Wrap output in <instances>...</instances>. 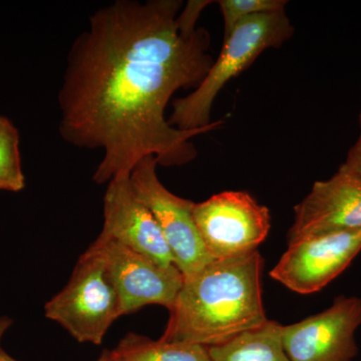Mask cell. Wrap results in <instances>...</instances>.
<instances>
[{
	"instance_id": "obj_8",
	"label": "cell",
	"mask_w": 361,
	"mask_h": 361,
	"mask_svg": "<svg viewBox=\"0 0 361 361\" xmlns=\"http://www.w3.org/2000/svg\"><path fill=\"white\" fill-rule=\"evenodd\" d=\"M360 251L361 229L307 237L288 244L270 276L296 293H316L338 277Z\"/></svg>"
},
{
	"instance_id": "obj_16",
	"label": "cell",
	"mask_w": 361,
	"mask_h": 361,
	"mask_svg": "<svg viewBox=\"0 0 361 361\" xmlns=\"http://www.w3.org/2000/svg\"><path fill=\"white\" fill-rule=\"evenodd\" d=\"M211 1H202V0H193L189 1L178 16L177 23L180 32L186 35H193L196 32V23L203 9Z\"/></svg>"
},
{
	"instance_id": "obj_14",
	"label": "cell",
	"mask_w": 361,
	"mask_h": 361,
	"mask_svg": "<svg viewBox=\"0 0 361 361\" xmlns=\"http://www.w3.org/2000/svg\"><path fill=\"white\" fill-rule=\"evenodd\" d=\"M25 187L20 133L8 118L0 116V190L20 192Z\"/></svg>"
},
{
	"instance_id": "obj_19",
	"label": "cell",
	"mask_w": 361,
	"mask_h": 361,
	"mask_svg": "<svg viewBox=\"0 0 361 361\" xmlns=\"http://www.w3.org/2000/svg\"><path fill=\"white\" fill-rule=\"evenodd\" d=\"M97 361H116L115 358H114L113 355H111V350H108V349H104L103 353H102L101 356L97 358Z\"/></svg>"
},
{
	"instance_id": "obj_13",
	"label": "cell",
	"mask_w": 361,
	"mask_h": 361,
	"mask_svg": "<svg viewBox=\"0 0 361 361\" xmlns=\"http://www.w3.org/2000/svg\"><path fill=\"white\" fill-rule=\"evenodd\" d=\"M111 353L116 361H212L206 346L161 338L154 341L132 332Z\"/></svg>"
},
{
	"instance_id": "obj_18",
	"label": "cell",
	"mask_w": 361,
	"mask_h": 361,
	"mask_svg": "<svg viewBox=\"0 0 361 361\" xmlns=\"http://www.w3.org/2000/svg\"><path fill=\"white\" fill-rule=\"evenodd\" d=\"M9 325H11V320H9L8 318H2V319H0V342H1L2 336H4L6 329H8ZM0 361L18 360H14L8 353H6V351L4 350V348H1V344H0Z\"/></svg>"
},
{
	"instance_id": "obj_6",
	"label": "cell",
	"mask_w": 361,
	"mask_h": 361,
	"mask_svg": "<svg viewBox=\"0 0 361 361\" xmlns=\"http://www.w3.org/2000/svg\"><path fill=\"white\" fill-rule=\"evenodd\" d=\"M154 157H146L130 173L137 198L151 211L184 278L198 272L214 259L207 253L193 218L194 202L180 198L161 184Z\"/></svg>"
},
{
	"instance_id": "obj_12",
	"label": "cell",
	"mask_w": 361,
	"mask_h": 361,
	"mask_svg": "<svg viewBox=\"0 0 361 361\" xmlns=\"http://www.w3.org/2000/svg\"><path fill=\"white\" fill-rule=\"evenodd\" d=\"M282 325L267 320L220 345L208 348L212 361H290L285 353Z\"/></svg>"
},
{
	"instance_id": "obj_4",
	"label": "cell",
	"mask_w": 361,
	"mask_h": 361,
	"mask_svg": "<svg viewBox=\"0 0 361 361\" xmlns=\"http://www.w3.org/2000/svg\"><path fill=\"white\" fill-rule=\"evenodd\" d=\"M45 316L80 343L101 345L122 317L121 301L108 261L94 244L78 258L65 288L45 304Z\"/></svg>"
},
{
	"instance_id": "obj_5",
	"label": "cell",
	"mask_w": 361,
	"mask_h": 361,
	"mask_svg": "<svg viewBox=\"0 0 361 361\" xmlns=\"http://www.w3.org/2000/svg\"><path fill=\"white\" fill-rule=\"evenodd\" d=\"M193 218L207 253L214 260L258 250L271 228L267 207L245 191H224L195 203Z\"/></svg>"
},
{
	"instance_id": "obj_15",
	"label": "cell",
	"mask_w": 361,
	"mask_h": 361,
	"mask_svg": "<svg viewBox=\"0 0 361 361\" xmlns=\"http://www.w3.org/2000/svg\"><path fill=\"white\" fill-rule=\"evenodd\" d=\"M219 4L224 20V39L241 21L261 13L285 11L286 0H220Z\"/></svg>"
},
{
	"instance_id": "obj_17",
	"label": "cell",
	"mask_w": 361,
	"mask_h": 361,
	"mask_svg": "<svg viewBox=\"0 0 361 361\" xmlns=\"http://www.w3.org/2000/svg\"><path fill=\"white\" fill-rule=\"evenodd\" d=\"M360 137L355 144L349 149L345 161L338 170L355 176L361 179V111L360 114Z\"/></svg>"
},
{
	"instance_id": "obj_9",
	"label": "cell",
	"mask_w": 361,
	"mask_h": 361,
	"mask_svg": "<svg viewBox=\"0 0 361 361\" xmlns=\"http://www.w3.org/2000/svg\"><path fill=\"white\" fill-rule=\"evenodd\" d=\"M94 246L108 261L121 301L122 316L147 305H161L170 310L184 283L176 265H163L111 240L97 237Z\"/></svg>"
},
{
	"instance_id": "obj_7",
	"label": "cell",
	"mask_w": 361,
	"mask_h": 361,
	"mask_svg": "<svg viewBox=\"0 0 361 361\" xmlns=\"http://www.w3.org/2000/svg\"><path fill=\"white\" fill-rule=\"evenodd\" d=\"M360 326L361 298L341 295L322 312L282 325V343L290 361H353Z\"/></svg>"
},
{
	"instance_id": "obj_3",
	"label": "cell",
	"mask_w": 361,
	"mask_h": 361,
	"mask_svg": "<svg viewBox=\"0 0 361 361\" xmlns=\"http://www.w3.org/2000/svg\"><path fill=\"white\" fill-rule=\"evenodd\" d=\"M294 27L285 11L241 21L224 39L222 51L194 92L173 102L169 123L180 130H200L211 123L216 97L232 78L248 68L266 49L281 47Z\"/></svg>"
},
{
	"instance_id": "obj_2",
	"label": "cell",
	"mask_w": 361,
	"mask_h": 361,
	"mask_svg": "<svg viewBox=\"0 0 361 361\" xmlns=\"http://www.w3.org/2000/svg\"><path fill=\"white\" fill-rule=\"evenodd\" d=\"M262 268L257 250L213 260L184 278L161 341L212 348L264 324Z\"/></svg>"
},
{
	"instance_id": "obj_11",
	"label": "cell",
	"mask_w": 361,
	"mask_h": 361,
	"mask_svg": "<svg viewBox=\"0 0 361 361\" xmlns=\"http://www.w3.org/2000/svg\"><path fill=\"white\" fill-rule=\"evenodd\" d=\"M99 237L128 247L160 264L175 265L155 217L133 189L130 175L118 176L108 183L103 229Z\"/></svg>"
},
{
	"instance_id": "obj_1",
	"label": "cell",
	"mask_w": 361,
	"mask_h": 361,
	"mask_svg": "<svg viewBox=\"0 0 361 361\" xmlns=\"http://www.w3.org/2000/svg\"><path fill=\"white\" fill-rule=\"evenodd\" d=\"M180 0H116L90 16L71 44L59 92V135L78 149H101L97 184L130 175L142 159L163 167L193 161L191 140L217 129L180 130L166 118L180 89L200 84L214 63L205 28L179 30Z\"/></svg>"
},
{
	"instance_id": "obj_10",
	"label": "cell",
	"mask_w": 361,
	"mask_h": 361,
	"mask_svg": "<svg viewBox=\"0 0 361 361\" xmlns=\"http://www.w3.org/2000/svg\"><path fill=\"white\" fill-rule=\"evenodd\" d=\"M288 244L307 237L361 229V179L338 170L317 180L310 194L294 207Z\"/></svg>"
}]
</instances>
